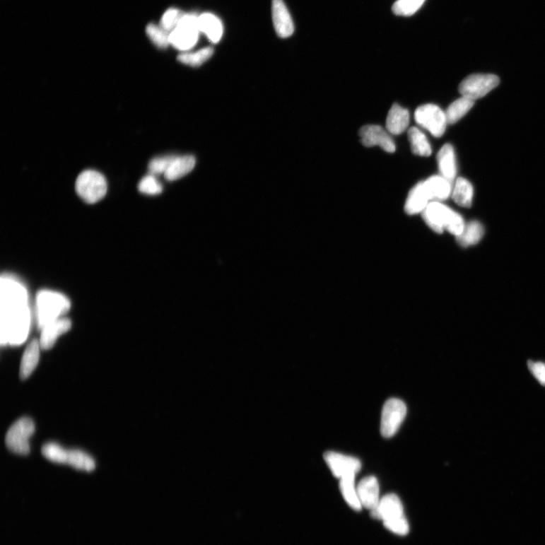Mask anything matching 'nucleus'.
Masks as SVG:
<instances>
[{"label": "nucleus", "instance_id": "473e14b6", "mask_svg": "<svg viewBox=\"0 0 545 545\" xmlns=\"http://www.w3.org/2000/svg\"><path fill=\"white\" fill-rule=\"evenodd\" d=\"M186 13L176 8H170L165 12L161 20V27L165 30L172 32L178 26L180 20Z\"/></svg>", "mask_w": 545, "mask_h": 545}, {"label": "nucleus", "instance_id": "bb28decb", "mask_svg": "<svg viewBox=\"0 0 545 545\" xmlns=\"http://www.w3.org/2000/svg\"><path fill=\"white\" fill-rule=\"evenodd\" d=\"M63 464L88 472L92 471L95 467L94 459L88 454L79 450H66Z\"/></svg>", "mask_w": 545, "mask_h": 545}, {"label": "nucleus", "instance_id": "4be33fe9", "mask_svg": "<svg viewBox=\"0 0 545 545\" xmlns=\"http://www.w3.org/2000/svg\"><path fill=\"white\" fill-rule=\"evenodd\" d=\"M199 29L213 44L218 42L223 35V25L221 20L210 13L202 14L199 18Z\"/></svg>", "mask_w": 545, "mask_h": 545}, {"label": "nucleus", "instance_id": "412c9836", "mask_svg": "<svg viewBox=\"0 0 545 545\" xmlns=\"http://www.w3.org/2000/svg\"><path fill=\"white\" fill-rule=\"evenodd\" d=\"M195 165L196 158L194 156H175L164 176L168 181L179 180L191 172Z\"/></svg>", "mask_w": 545, "mask_h": 545}, {"label": "nucleus", "instance_id": "72a5a7b5", "mask_svg": "<svg viewBox=\"0 0 545 545\" xmlns=\"http://www.w3.org/2000/svg\"><path fill=\"white\" fill-rule=\"evenodd\" d=\"M66 450L56 443H48L42 447V454L49 461L63 464Z\"/></svg>", "mask_w": 545, "mask_h": 545}, {"label": "nucleus", "instance_id": "4c0bfd02", "mask_svg": "<svg viewBox=\"0 0 545 545\" xmlns=\"http://www.w3.org/2000/svg\"><path fill=\"white\" fill-rule=\"evenodd\" d=\"M528 367L532 375L545 387V363L539 361H529Z\"/></svg>", "mask_w": 545, "mask_h": 545}, {"label": "nucleus", "instance_id": "f704fd0d", "mask_svg": "<svg viewBox=\"0 0 545 545\" xmlns=\"http://www.w3.org/2000/svg\"><path fill=\"white\" fill-rule=\"evenodd\" d=\"M175 156L156 158L148 165L149 173L153 175H165Z\"/></svg>", "mask_w": 545, "mask_h": 545}, {"label": "nucleus", "instance_id": "6ab92c4d", "mask_svg": "<svg viewBox=\"0 0 545 545\" xmlns=\"http://www.w3.org/2000/svg\"><path fill=\"white\" fill-rule=\"evenodd\" d=\"M437 163L441 175L453 182L457 175V163L455 149L451 144L444 145L437 155Z\"/></svg>", "mask_w": 545, "mask_h": 545}, {"label": "nucleus", "instance_id": "7c9ffc66", "mask_svg": "<svg viewBox=\"0 0 545 545\" xmlns=\"http://www.w3.org/2000/svg\"><path fill=\"white\" fill-rule=\"evenodd\" d=\"M146 33L157 47L165 49L170 45V33L161 26L149 24Z\"/></svg>", "mask_w": 545, "mask_h": 545}, {"label": "nucleus", "instance_id": "4468645a", "mask_svg": "<svg viewBox=\"0 0 545 545\" xmlns=\"http://www.w3.org/2000/svg\"><path fill=\"white\" fill-rule=\"evenodd\" d=\"M71 322L66 317H61L42 327L40 337L42 349L48 350L54 346L59 336L69 332Z\"/></svg>", "mask_w": 545, "mask_h": 545}, {"label": "nucleus", "instance_id": "2eb2a0df", "mask_svg": "<svg viewBox=\"0 0 545 545\" xmlns=\"http://www.w3.org/2000/svg\"><path fill=\"white\" fill-rule=\"evenodd\" d=\"M357 491L362 508L370 511L377 508L381 498L380 484L375 476L363 478L357 486Z\"/></svg>", "mask_w": 545, "mask_h": 545}, {"label": "nucleus", "instance_id": "dca6fc26", "mask_svg": "<svg viewBox=\"0 0 545 545\" xmlns=\"http://www.w3.org/2000/svg\"><path fill=\"white\" fill-rule=\"evenodd\" d=\"M424 187L430 201H441L452 194V182L442 175H434L423 181Z\"/></svg>", "mask_w": 545, "mask_h": 545}, {"label": "nucleus", "instance_id": "9b49d317", "mask_svg": "<svg viewBox=\"0 0 545 545\" xmlns=\"http://www.w3.org/2000/svg\"><path fill=\"white\" fill-rule=\"evenodd\" d=\"M452 209L443 204L440 201H430L423 212V217L433 230L442 233L450 219Z\"/></svg>", "mask_w": 545, "mask_h": 545}, {"label": "nucleus", "instance_id": "7ed1b4c3", "mask_svg": "<svg viewBox=\"0 0 545 545\" xmlns=\"http://www.w3.org/2000/svg\"><path fill=\"white\" fill-rule=\"evenodd\" d=\"M76 189L78 195L88 204L102 199L107 194L105 177L93 170H84L77 178Z\"/></svg>", "mask_w": 545, "mask_h": 545}, {"label": "nucleus", "instance_id": "2f4dec72", "mask_svg": "<svg viewBox=\"0 0 545 545\" xmlns=\"http://www.w3.org/2000/svg\"><path fill=\"white\" fill-rule=\"evenodd\" d=\"M139 191L147 195H158L163 191V187L155 175L145 176L138 186Z\"/></svg>", "mask_w": 545, "mask_h": 545}, {"label": "nucleus", "instance_id": "c85d7f7f", "mask_svg": "<svg viewBox=\"0 0 545 545\" xmlns=\"http://www.w3.org/2000/svg\"><path fill=\"white\" fill-rule=\"evenodd\" d=\"M213 48L206 47L194 52L182 53L177 59L184 65L199 67L208 61L213 56Z\"/></svg>", "mask_w": 545, "mask_h": 545}, {"label": "nucleus", "instance_id": "5701e85b", "mask_svg": "<svg viewBox=\"0 0 545 545\" xmlns=\"http://www.w3.org/2000/svg\"><path fill=\"white\" fill-rule=\"evenodd\" d=\"M452 196L458 206L469 208L472 206L474 187L467 179L459 177L455 181Z\"/></svg>", "mask_w": 545, "mask_h": 545}, {"label": "nucleus", "instance_id": "423d86ee", "mask_svg": "<svg viewBox=\"0 0 545 545\" xmlns=\"http://www.w3.org/2000/svg\"><path fill=\"white\" fill-rule=\"evenodd\" d=\"M500 78L495 74H476L466 78L459 86V92L464 98L474 101L484 98L498 86Z\"/></svg>", "mask_w": 545, "mask_h": 545}, {"label": "nucleus", "instance_id": "cd10ccee", "mask_svg": "<svg viewBox=\"0 0 545 545\" xmlns=\"http://www.w3.org/2000/svg\"><path fill=\"white\" fill-rule=\"evenodd\" d=\"M475 101L464 98L452 102L445 112L448 124H453L461 120L462 117L473 108Z\"/></svg>", "mask_w": 545, "mask_h": 545}, {"label": "nucleus", "instance_id": "b1692460", "mask_svg": "<svg viewBox=\"0 0 545 545\" xmlns=\"http://www.w3.org/2000/svg\"><path fill=\"white\" fill-rule=\"evenodd\" d=\"M356 476L349 475L340 479L339 488L346 503L357 511L361 510V506L356 486Z\"/></svg>", "mask_w": 545, "mask_h": 545}, {"label": "nucleus", "instance_id": "c756f323", "mask_svg": "<svg viewBox=\"0 0 545 545\" xmlns=\"http://www.w3.org/2000/svg\"><path fill=\"white\" fill-rule=\"evenodd\" d=\"M426 0H397L393 4V13L399 16H411L422 7Z\"/></svg>", "mask_w": 545, "mask_h": 545}, {"label": "nucleus", "instance_id": "1a4fd4ad", "mask_svg": "<svg viewBox=\"0 0 545 545\" xmlns=\"http://www.w3.org/2000/svg\"><path fill=\"white\" fill-rule=\"evenodd\" d=\"M324 457L331 472L339 479L349 475H356L361 469V462L354 457L335 452H327Z\"/></svg>", "mask_w": 545, "mask_h": 545}, {"label": "nucleus", "instance_id": "f03ea898", "mask_svg": "<svg viewBox=\"0 0 545 545\" xmlns=\"http://www.w3.org/2000/svg\"><path fill=\"white\" fill-rule=\"evenodd\" d=\"M36 304L40 329L62 317L71 307V303L66 295L49 291H42L37 294Z\"/></svg>", "mask_w": 545, "mask_h": 545}, {"label": "nucleus", "instance_id": "aec40b11", "mask_svg": "<svg viewBox=\"0 0 545 545\" xmlns=\"http://www.w3.org/2000/svg\"><path fill=\"white\" fill-rule=\"evenodd\" d=\"M40 341L34 339L30 341L25 350L20 366V377L23 380L28 378L37 368L40 353Z\"/></svg>", "mask_w": 545, "mask_h": 545}, {"label": "nucleus", "instance_id": "6e6552de", "mask_svg": "<svg viewBox=\"0 0 545 545\" xmlns=\"http://www.w3.org/2000/svg\"><path fill=\"white\" fill-rule=\"evenodd\" d=\"M407 414V406L400 399H390L382 411L380 430L382 436L392 437L398 432Z\"/></svg>", "mask_w": 545, "mask_h": 545}, {"label": "nucleus", "instance_id": "20e7f679", "mask_svg": "<svg viewBox=\"0 0 545 545\" xmlns=\"http://www.w3.org/2000/svg\"><path fill=\"white\" fill-rule=\"evenodd\" d=\"M199 18L194 14H185L178 26L170 34V45L184 52L194 48L201 32Z\"/></svg>", "mask_w": 545, "mask_h": 545}, {"label": "nucleus", "instance_id": "e433bc0d", "mask_svg": "<svg viewBox=\"0 0 545 545\" xmlns=\"http://www.w3.org/2000/svg\"><path fill=\"white\" fill-rule=\"evenodd\" d=\"M465 226L466 224L462 216L456 211H452L450 218L446 224L445 230L457 238L463 233Z\"/></svg>", "mask_w": 545, "mask_h": 545}, {"label": "nucleus", "instance_id": "ddd939ff", "mask_svg": "<svg viewBox=\"0 0 545 545\" xmlns=\"http://www.w3.org/2000/svg\"><path fill=\"white\" fill-rule=\"evenodd\" d=\"M272 18L278 36L287 38L293 35L295 30L293 21L283 0H273Z\"/></svg>", "mask_w": 545, "mask_h": 545}, {"label": "nucleus", "instance_id": "0eeeda50", "mask_svg": "<svg viewBox=\"0 0 545 545\" xmlns=\"http://www.w3.org/2000/svg\"><path fill=\"white\" fill-rule=\"evenodd\" d=\"M414 119L416 124L435 137H441L445 132L447 124L446 115L436 105L426 104L418 107L415 111Z\"/></svg>", "mask_w": 545, "mask_h": 545}, {"label": "nucleus", "instance_id": "39448f33", "mask_svg": "<svg viewBox=\"0 0 545 545\" xmlns=\"http://www.w3.org/2000/svg\"><path fill=\"white\" fill-rule=\"evenodd\" d=\"M35 431V423L31 419L23 418L16 421L6 433V444L8 450L18 455L29 454V440Z\"/></svg>", "mask_w": 545, "mask_h": 545}, {"label": "nucleus", "instance_id": "a878e982", "mask_svg": "<svg viewBox=\"0 0 545 545\" xmlns=\"http://www.w3.org/2000/svg\"><path fill=\"white\" fill-rule=\"evenodd\" d=\"M484 235L483 224L479 221H471L466 224L463 233L457 238L462 247H469L478 243Z\"/></svg>", "mask_w": 545, "mask_h": 545}, {"label": "nucleus", "instance_id": "a211bd4d", "mask_svg": "<svg viewBox=\"0 0 545 545\" xmlns=\"http://www.w3.org/2000/svg\"><path fill=\"white\" fill-rule=\"evenodd\" d=\"M410 123L408 110L398 104H393L387 119V129L394 135H399L407 129Z\"/></svg>", "mask_w": 545, "mask_h": 545}, {"label": "nucleus", "instance_id": "f3484780", "mask_svg": "<svg viewBox=\"0 0 545 545\" xmlns=\"http://www.w3.org/2000/svg\"><path fill=\"white\" fill-rule=\"evenodd\" d=\"M430 199L424 187L423 181L416 184L410 191L405 203V212L410 216L423 213Z\"/></svg>", "mask_w": 545, "mask_h": 545}, {"label": "nucleus", "instance_id": "f8f14e48", "mask_svg": "<svg viewBox=\"0 0 545 545\" xmlns=\"http://www.w3.org/2000/svg\"><path fill=\"white\" fill-rule=\"evenodd\" d=\"M371 515L382 522L404 516V507L400 498L394 494L381 498L376 508L371 510Z\"/></svg>", "mask_w": 545, "mask_h": 545}, {"label": "nucleus", "instance_id": "c9c22d12", "mask_svg": "<svg viewBox=\"0 0 545 545\" xmlns=\"http://www.w3.org/2000/svg\"><path fill=\"white\" fill-rule=\"evenodd\" d=\"M383 525L389 531L401 537L407 535L410 529L409 523L405 516L383 522Z\"/></svg>", "mask_w": 545, "mask_h": 545}, {"label": "nucleus", "instance_id": "f257e3e1", "mask_svg": "<svg viewBox=\"0 0 545 545\" xmlns=\"http://www.w3.org/2000/svg\"><path fill=\"white\" fill-rule=\"evenodd\" d=\"M30 325L25 286L12 276L1 278V344L19 346L27 339Z\"/></svg>", "mask_w": 545, "mask_h": 545}, {"label": "nucleus", "instance_id": "393cba45", "mask_svg": "<svg viewBox=\"0 0 545 545\" xmlns=\"http://www.w3.org/2000/svg\"><path fill=\"white\" fill-rule=\"evenodd\" d=\"M409 139L412 153L421 157H429L432 154L431 145L428 139L419 129L413 127L409 131Z\"/></svg>", "mask_w": 545, "mask_h": 545}, {"label": "nucleus", "instance_id": "9d476101", "mask_svg": "<svg viewBox=\"0 0 545 545\" xmlns=\"http://www.w3.org/2000/svg\"><path fill=\"white\" fill-rule=\"evenodd\" d=\"M361 141L363 146L373 147L378 146L387 153L395 152V144L389 134L378 125H366L359 131Z\"/></svg>", "mask_w": 545, "mask_h": 545}]
</instances>
